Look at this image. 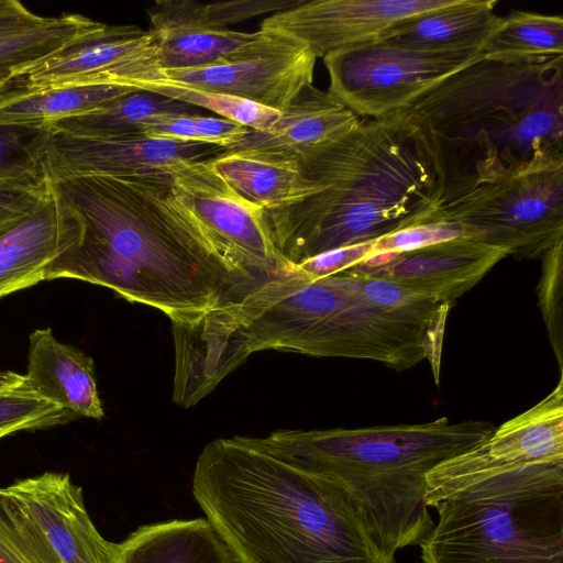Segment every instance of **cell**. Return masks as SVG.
<instances>
[{
    "mask_svg": "<svg viewBox=\"0 0 563 563\" xmlns=\"http://www.w3.org/2000/svg\"><path fill=\"white\" fill-rule=\"evenodd\" d=\"M172 172L49 181L81 225L80 241L51 279L109 288L186 327L287 275L254 265L217 239Z\"/></svg>",
    "mask_w": 563,
    "mask_h": 563,
    "instance_id": "obj_1",
    "label": "cell"
},
{
    "mask_svg": "<svg viewBox=\"0 0 563 563\" xmlns=\"http://www.w3.org/2000/svg\"><path fill=\"white\" fill-rule=\"evenodd\" d=\"M434 172L437 207L496 179L563 161V56L481 57L390 114Z\"/></svg>",
    "mask_w": 563,
    "mask_h": 563,
    "instance_id": "obj_2",
    "label": "cell"
},
{
    "mask_svg": "<svg viewBox=\"0 0 563 563\" xmlns=\"http://www.w3.org/2000/svg\"><path fill=\"white\" fill-rule=\"evenodd\" d=\"M192 494L244 563H396L343 488L278 459L255 438L209 442Z\"/></svg>",
    "mask_w": 563,
    "mask_h": 563,
    "instance_id": "obj_3",
    "label": "cell"
},
{
    "mask_svg": "<svg viewBox=\"0 0 563 563\" xmlns=\"http://www.w3.org/2000/svg\"><path fill=\"white\" fill-rule=\"evenodd\" d=\"M294 161L317 190L264 210L275 249L290 266L424 222L437 208L431 164L411 130L391 115L362 118Z\"/></svg>",
    "mask_w": 563,
    "mask_h": 563,
    "instance_id": "obj_4",
    "label": "cell"
},
{
    "mask_svg": "<svg viewBox=\"0 0 563 563\" xmlns=\"http://www.w3.org/2000/svg\"><path fill=\"white\" fill-rule=\"evenodd\" d=\"M495 428L489 421L442 417L416 424L278 430L255 440L278 459L343 488L371 534L396 554L419 545L434 525L424 500L428 473Z\"/></svg>",
    "mask_w": 563,
    "mask_h": 563,
    "instance_id": "obj_5",
    "label": "cell"
},
{
    "mask_svg": "<svg viewBox=\"0 0 563 563\" xmlns=\"http://www.w3.org/2000/svg\"><path fill=\"white\" fill-rule=\"evenodd\" d=\"M431 508L422 563H563V461L486 477Z\"/></svg>",
    "mask_w": 563,
    "mask_h": 563,
    "instance_id": "obj_6",
    "label": "cell"
},
{
    "mask_svg": "<svg viewBox=\"0 0 563 563\" xmlns=\"http://www.w3.org/2000/svg\"><path fill=\"white\" fill-rule=\"evenodd\" d=\"M440 220L517 260L542 257L563 240V161L483 184L440 205L424 222Z\"/></svg>",
    "mask_w": 563,
    "mask_h": 563,
    "instance_id": "obj_7",
    "label": "cell"
},
{
    "mask_svg": "<svg viewBox=\"0 0 563 563\" xmlns=\"http://www.w3.org/2000/svg\"><path fill=\"white\" fill-rule=\"evenodd\" d=\"M481 57L477 49L415 51L374 40L329 54L323 62L328 91L361 119H377Z\"/></svg>",
    "mask_w": 563,
    "mask_h": 563,
    "instance_id": "obj_8",
    "label": "cell"
},
{
    "mask_svg": "<svg viewBox=\"0 0 563 563\" xmlns=\"http://www.w3.org/2000/svg\"><path fill=\"white\" fill-rule=\"evenodd\" d=\"M256 41L227 60L195 68H141L102 79L119 85L157 79L228 95L285 111L300 91L312 85L316 57L300 41L260 30Z\"/></svg>",
    "mask_w": 563,
    "mask_h": 563,
    "instance_id": "obj_9",
    "label": "cell"
},
{
    "mask_svg": "<svg viewBox=\"0 0 563 563\" xmlns=\"http://www.w3.org/2000/svg\"><path fill=\"white\" fill-rule=\"evenodd\" d=\"M0 511L38 563H109L110 542L67 473L45 472L0 487Z\"/></svg>",
    "mask_w": 563,
    "mask_h": 563,
    "instance_id": "obj_10",
    "label": "cell"
},
{
    "mask_svg": "<svg viewBox=\"0 0 563 563\" xmlns=\"http://www.w3.org/2000/svg\"><path fill=\"white\" fill-rule=\"evenodd\" d=\"M563 461V373L555 388L489 437L435 466L426 477L429 508L477 481L544 462Z\"/></svg>",
    "mask_w": 563,
    "mask_h": 563,
    "instance_id": "obj_11",
    "label": "cell"
},
{
    "mask_svg": "<svg viewBox=\"0 0 563 563\" xmlns=\"http://www.w3.org/2000/svg\"><path fill=\"white\" fill-rule=\"evenodd\" d=\"M224 152L213 144L151 137L142 132L81 136L49 130L42 147L41 167L48 181L129 176L170 172L186 163L214 159Z\"/></svg>",
    "mask_w": 563,
    "mask_h": 563,
    "instance_id": "obj_12",
    "label": "cell"
},
{
    "mask_svg": "<svg viewBox=\"0 0 563 563\" xmlns=\"http://www.w3.org/2000/svg\"><path fill=\"white\" fill-rule=\"evenodd\" d=\"M454 0H312L274 13L262 30L307 45L316 58L377 40L395 22L441 9Z\"/></svg>",
    "mask_w": 563,
    "mask_h": 563,
    "instance_id": "obj_13",
    "label": "cell"
},
{
    "mask_svg": "<svg viewBox=\"0 0 563 563\" xmlns=\"http://www.w3.org/2000/svg\"><path fill=\"white\" fill-rule=\"evenodd\" d=\"M506 256L500 249L459 238L408 252L373 254L344 272L384 279L452 305Z\"/></svg>",
    "mask_w": 563,
    "mask_h": 563,
    "instance_id": "obj_14",
    "label": "cell"
},
{
    "mask_svg": "<svg viewBox=\"0 0 563 563\" xmlns=\"http://www.w3.org/2000/svg\"><path fill=\"white\" fill-rule=\"evenodd\" d=\"M211 161L186 163L172 172L177 189L195 214L243 258L272 273H291L294 266L285 263L275 249L265 209L239 195L216 172Z\"/></svg>",
    "mask_w": 563,
    "mask_h": 563,
    "instance_id": "obj_15",
    "label": "cell"
},
{
    "mask_svg": "<svg viewBox=\"0 0 563 563\" xmlns=\"http://www.w3.org/2000/svg\"><path fill=\"white\" fill-rule=\"evenodd\" d=\"M80 238L79 221L51 185L48 197L33 213L0 231V299L49 280Z\"/></svg>",
    "mask_w": 563,
    "mask_h": 563,
    "instance_id": "obj_16",
    "label": "cell"
},
{
    "mask_svg": "<svg viewBox=\"0 0 563 563\" xmlns=\"http://www.w3.org/2000/svg\"><path fill=\"white\" fill-rule=\"evenodd\" d=\"M145 11L155 46L151 67L159 69L195 68L227 60L261 34L219 26L208 14L206 3L194 0H157Z\"/></svg>",
    "mask_w": 563,
    "mask_h": 563,
    "instance_id": "obj_17",
    "label": "cell"
},
{
    "mask_svg": "<svg viewBox=\"0 0 563 563\" xmlns=\"http://www.w3.org/2000/svg\"><path fill=\"white\" fill-rule=\"evenodd\" d=\"M154 53L148 31L96 22L54 54L24 69L18 77V87L81 85L114 67L139 59L153 60Z\"/></svg>",
    "mask_w": 563,
    "mask_h": 563,
    "instance_id": "obj_18",
    "label": "cell"
},
{
    "mask_svg": "<svg viewBox=\"0 0 563 563\" xmlns=\"http://www.w3.org/2000/svg\"><path fill=\"white\" fill-rule=\"evenodd\" d=\"M361 121L331 92L305 87L268 130H251L224 153H252L294 161L305 151L333 140Z\"/></svg>",
    "mask_w": 563,
    "mask_h": 563,
    "instance_id": "obj_19",
    "label": "cell"
},
{
    "mask_svg": "<svg viewBox=\"0 0 563 563\" xmlns=\"http://www.w3.org/2000/svg\"><path fill=\"white\" fill-rule=\"evenodd\" d=\"M24 375L38 394L77 417L103 418L92 358L59 342L51 329H37L30 334Z\"/></svg>",
    "mask_w": 563,
    "mask_h": 563,
    "instance_id": "obj_20",
    "label": "cell"
},
{
    "mask_svg": "<svg viewBox=\"0 0 563 563\" xmlns=\"http://www.w3.org/2000/svg\"><path fill=\"white\" fill-rule=\"evenodd\" d=\"M496 4L495 0H454L395 22L377 40L415 51H482L501 20Z\"/></svg>",
    "mask_w": 563,
    "mask_h": 563,
    "instance_id": "obj_21",
    "label": "cell"
},
{
    "mask_svg": "<svg viewBox=\"0 0 563 563\" xmlns=\"http://www.w3.org/2000/svg\"><path fill=\"white\" fill-rule=\"evenodd\" d=\"M229 553L207 519L142 526L120 543L110 542L109 563H224Z\"/></svg>",
    "mask_w": 563,
    "mask_h": 563,
    "instance_id": "obj_22",
    "label": "cell"
},
{
    "mask_svg": "<svg viewBox=\"0 0 563 563\" xmlns=\"http://www.w3.org/2000/svg\"><path fill=\"white\" fill-rule=\"evenodd\" d=\"M211 164L239 195L265 210L291 206L317 190L299 164L291 159L252 153H224L212 159Z\"/></svg>",
    "mask_w": 563,
    "mask_h": 563,
    "instance_id": "obj_23",
    "label": "cell"
},
{
    "mask_svg": "<svg viewBox=\"0 0 563 563\" xmlns=\"http://www.w3.org/2000/svg\"><path fill=\"white\" fill-rule=\"evenodd\" d=\"M135 88L103 85H60L24 89L16 86L0 96V123L44 126L82 114Z\"/></svg>",
    "mask_w": 563,
    "mask_h": 563,
    "instance_id": "obj_24",
    "label": "cell"
},
{
    "mask_svg": "<svg viewBox=\"0 0 563 563\" xmlns=\"http://www.w3.org/2000/svg\"><path fill=\"white\" fill-rule=\"evenodd\" d=\"M202 115V109L168 97L136 89L119 96L79 115L48 124L55 132L103 136L141 132V128L161 115Z\"/></svg>",
    "mask_w": 563,
    "mask_h": 563,
    "instance_id": "obj_25",
    "label": "cell"
},
{
    "mask_svg": "<svg viewBox=\"0 0 563 563\" xmlns=\"http://www.w3.org/2000/svg\"><path fill=\"white\" fill-rule=\"evenodd\" d=\"M482 57L525 60L563 56V19L526 11L501 18L481 51Z\"/></svg>",
    "mask_w": 563,
    "mask_h": 563,
    "instance_id": "obj_26",
    "label": "cell"
},
{
    "mask_svg": "<svg viewBox=\"0 0 563 563\" xmlns=\"http://www.w3.org/2000/svg\"><path fill=\"white\" fill-rule=\"evenodd\" d=\"M95 23L84 15L64 14L48 18L33 30L0 38V75L18 79L24 69L54 54Z\"/></svg>",
    "mask_w": 563,
    "mask_h": 563,
    "instance_id": "obj_27",
    "label": "cell"
},
{
    "mask_svg": "<svg viewBox=\"0 0 563 563\" xmlns=\"http://www.w3.org/2000/svg\"><path fill=\"white\" fill-rule=\"evenodd\" d=\"M78 418L38 394L25 375L0 372V439L14 432L66 424Z\"/></svg>",
    "mask_w": 563,
    "mask_h": 563,
    "instance_id": "obj_28",
    "label": "cell"
},
{
    "mask_svg": "<svg viewBox=\"0 0 563 563\" xmlns=\"http://www.w3.org/2000/svg\"><path fill=\"white\" fill-rule=\"evenodd\" d=\"M125 87L155 92L200 109H207L221 118L255 131L271 129L282 114L278 110L253 101L164 80H135L126 84Z\"/></svg>",
    "mask_w": 563,
    "mask_h": 563,
    "instance_id": "obj_29",
    "label": "cell"
},
{
    "mask_svg": "<svg viewBox=\"0 0 563 563\" xmlns=\"http://www.w3.org/2000/svg\"><path fill=\"white\" fill-rule=\"evenodd\" d=\"M47 125L0 123V179H43L41 153Z\"/></svg>",
    "mask_w": 563,
    "mask_h": 563,
    "instance_id": "obj_30",
    "label": "cell"
},
{
    "mask_svg": "<svg viewBox=\"0 0 563 563\" xmlns=\"http://www.w3.org/2000/svg\"><path fill=\"white\" fill-rule=\"evenodd\" d=\"M541 258L542 272L537 286L538 306L560 373H563V240Z\"/></svg>",
    "mask_w": 563,
    "mask_h": 563,
    "instance_id": "obj_31",
    "label": "cell"
},
{
    "mask_svg": "<svg viewBox=\"0 0 563 563\" xmlns=\"http://www.w3.org/2000/svg\"><path fill=\"white\" fill-rule=\"evenodd\" d=\"M459 238H468L460 223L444 220L427 221L377 239L371 255L408 252Z\"/></svg>",
    "mask_w": 563,
    "mask_h": 563,
    "instance_id": "obj_32",
    "label": "cell"
},
{
    "mask_svg": "<svg viewBox=\"0 0 563 563\" xmlns=\"http://www.w3.org/2000/svg\"><path fill=\"white\" fill-rule=\"evenodd\" d=\"M43 179H0V231L33 213L48 197Z\"/></svg>",
    "mask_w": 563,
    "mask_h": 563,
    "instance_id": "obj_33",
    "label": "cell"
},
{
    "mask_svg": "<svg viewBox=\"0 0 563 563\" xmlns=\"http://www.w3.org/2000/svg\"><path fill=\"white\" fill-rule=\"evenodd\" d=\"M375 241L334 249L306 260L295 267L314 278L331 276L365 261L371 256Z\"/></svg>",
    "mask_w": 563,
    "mask_h": 563,
    "instance_id": "obj_34",
    "label": "cell"
},
{
    "mask_svg": "<svg viewBox=\"0 0 563 563\" xmlns=\"http://www.w3.org/2000/svg\"><path fill=\"white\" fill-rule=\"evenodd\" d=\"M198 141L223 147L239 142L250 129L224 118L194 115Z\"/></svg>",
    "mask_w": 563,
    "mask_h": 563,
    "instance_id": "obj_35",
    "label": "cell"
},
{
    "mask_svg": "<svg viewBox=\"0 0 563 563\" xmlns=\"http://www.w3.org/2000/svg\"><path fill=\"white\" fill-rule=\"evenodd\" d=\"M47 20L29 11L18 1L0 0V38L33 30Z\"/></svg>",
    "mask_w": 563,
    "mask_h": 563,
    "instance_id": "obj_36",
    "label": "cell"
},
{
    "mask_svg": "<svg viewBox=\"0 0 563 563\" xmlns=\"http://www.w3.org/2000/svg\"><path fill=\"white\" fill-rule=\"evenodd\" d=\"M0 563H38L1 511Z\"/></svg>",
    "mask_w": 563,
    "mask_h": 563,
    "instance_id": "obj_37",
    "label": "cell"
},
{
    "mask_svg": "<svg viewBox=\"0 0 563 563\" xmlns=\"http://www.w3.org/2000/svg\"><path fill=\"white\" fill-rule=\"evenodd\" d=\"M18 79L13 78L11 75H0V96L12 87Z\"/></svg>",
    "mask_w": 563,
    "mask_h": 563,
    "instance_id": "obj_38",
    "label": "cell"
},
{
    "mask_svg": "<svg viewBox=\"0 0 563 563\" xmlns=\"http://www.w3.org/2000/svg\"><path fill=\"white\" fill-rule=\"evenodd\" d=\"M224 563H244L241 559H239L230 549Z\"/></svg>",
    "mask_w": 563,
    "mask_h": 563,
    "instance_id": "obj_39",
    "label": "cell"
}]
</instances>
